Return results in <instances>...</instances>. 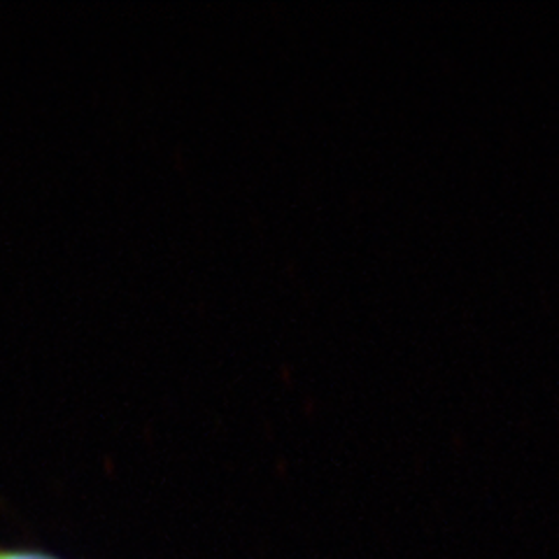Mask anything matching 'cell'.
I'll return each mask as SVG.
<instances>
[{
    "instance_id": "cell-1",
    "label": "cell",
    "mask_w": 559,
    "mask_h": 559,
    "mask_svg": "<svg viewBox=\"0 0 559 559\" xmlns=\"http://www.w3.org/2000/svg\"><path fill=\"white\" fill-rule=\"evenodd\" d=\"M0 559H55L40 552H0Z\"/></svg>"
}]
</instances>
